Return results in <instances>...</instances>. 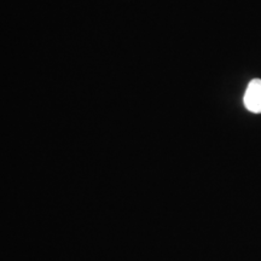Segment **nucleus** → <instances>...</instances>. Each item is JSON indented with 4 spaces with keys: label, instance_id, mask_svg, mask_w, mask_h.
<instances>
[{
    "label": "nucleus",
    "instance_id": "1",
    "mask_svg": "<svg viewBox=\"0 0 261 261\" xmlns=\"http://www.w3.org/2000/svg\"><path fill=\"white\" fill-rule=\"evenodd\" d=\"M243 103L249 112L261 114V79H253L248 84Z\"/></svg>",
    "mask_w": 261,
    "mask_h": 261
}]
</instances>
